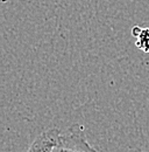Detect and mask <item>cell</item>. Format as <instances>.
<instances>
[{"label": "cell", "mask_w": 149, "mask_h": 152, "mask_svg": "<svg viewBox=\"0 0 149 152\" xmlns=\"http://www.w3.org/2000/svg\"><path fill=\"white\" fill-rule=\"evenodd\" d=\"M54 152H99L86 139L82 126L71 128L67 133H62Z\"/></svg>", "instance_id": "1"}, {"label": "cell", "mask_w": 149, "mask_h": 152, "mask_svg": "<svg viewBox=\"0 0 149 152\" xmlns=\"http://www.w3.org/2000/svg\"><path fill=\"white\" fill-rule=\"evenodd\" d=\"M135 45L139 49H141L142 52L149 54V27L142 28L140 35L136 38Z\"/></svg>", "instance_id": "3"}, {"label": "cell", "mask_w": 149, "mask_h": 152, "mask_svg": "<svg viewBox=\"0 0 149 152\" xmlns=\"http://www.w3.org/2000/svg\"><path fill=\"white\" fill-rule=\"evenodd\" d=\"M141 31H142V28H141L140 26H134V27L132 28V34H133V37H135V38H137V37L140 35V33H141Z\"/></svg>", "instance_id": "4"}, {"label": "cell", "mask_w": 149, "mask_h": 152, "mask_svg": "<svg viewBox=\"0 0 149 152\" xmlns=\"http://www.w3.org/2000/svg\"><path fill=\"white\" fill-rule=\"evenodd\" d=\"M61 134V130L57 128L43 131L34 139L27 152H54L58 144Z\"/></svg>", "instance_id": "2"}]
</instances>
